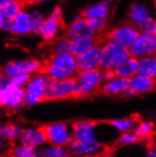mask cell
<instances>
[{
    "mask_svg": "<svg viewBox=\"0 0 156 157\" xmlns=\"http://www.w3.org/2000/svg\"><path fill=\"white\" fill-rule=\"evenodd\" d=\"M43 72L49 80L61 81L74 78L78 73L76 57L71 53H53L48 60L44 63Z\"/></svg>",
    "mask_w": 156,
    "mask_h": 157,
    "instance_id": "obj_1",
    "label": "cell"
},
{
    "mask_svg": "<svg viewBox=\"0 0 156 157\" xmlns=\"http://www.w3.org/2000/svg\"><path fill=\"white\" fill-rule=\"evenodd\" d=\"M44 19L40 10L24 8L13 20L10 32L16 36L38 34Z\"/></svg>",
    "mask_w": 156,
    "mask_h": 157,
    "instance_id": "obj_2",
    "label": "cell"
},
{
    "mask_svg": "<svg viewBox=\"0 0 156 157\" xmlns=\"http://www.w3.org/2000/svg\"><path fill=\"white\" fill-rule=\"evenodd\" d=\"M74 98L88 97L99 91L102 84L101 70L92 69L78 72L74 77Z\"/></svg>",
    "mask_w": 156,
    "mask_h": 157,
    "instance_id": "obj_3",
    "label": "cell"
},
{
    "mask_svg": "<svg viewBox=\"0 0 156 157\" xmlns=\"http://www.w3.org/2000/svg\"><path fill=\"white\" fill-rule=\"evenodd\" d=\"M100 48H101V55H100L99 69L101 70L114 71L119 64L131 57L129 48L109 41H106L103 44H100Z\"/></svg>",
    "mask_w": 156,
    "mask_h": 157,
    "instance_id": "obj_4",
    "label": "cell"
},
{
    "mask_svg": "<svg viewBox=\"0 0 156 157\" xmlns=\"http://www.w3.org/2000/svg\"><path fill=\"white\" fill-rule=\"evenodd\" d=\"M112 9L113 3L111 0H100L88 6L82 15L87 19L92 27L99 33L106 28Z\"/></svg>",
    "mask_w": 156,
    "mask_h": 157,
    "instance_id": "obj_5",
    "label": "cell"
},
{
    "mask_svg": "<svg viewBox=\"0 0 156 157\" xmlns=\"http://www.w3.org/2000/svg\"><path fill=\"white\" fill-rule=\"evenodd\" d=\"M49 81L48 77L44 72L30 76L27 85L24 87V105L29 107L35 106L44 101L47 85Z\"/></svg>",
    "mask_w": 156,
    "mask_h": 157,
    "instance_id": "obj_6",
    "label": "cell"
},
{
    "mask_svg": "<svg viewBox=\"0 0 156 157\" xmlns=\"http://www.w3.org/2000/svg\"><path fill=\"white\" fill-rule=\"evenodd\" d=\"M64 30L63 10L60 7H55L50 13L44 17L38 35L47 43H53L57 38L62 36Z\"/></svg>",
    "mask_w": 156,
    "mask_h": 157,
    "instance_id": "obj_7",
    "label": "cell"
},
{
    "mask_svg": "<svg viewBox=\"0 0 156 157\" xmlns=\"http://www.w3.org/2000/svg\"><path fill=\"white\" fill-rule=\"evenodd\" d=\"M129 19L131 24L140 31L155 34L156 24L150 9L143 3L135 2L131 5L129 10Z\"/></svg>",
    "mask_w": 156,
    "mask_h": 157,
    "instance_id": "obj_8",
    "label": "cell"
},
{
    "mask_svg": "<svg viewBox=\"0 0 156 157\" xmlns=\"http://www.w3.org/2000/svg\"><path fill=\"white\" fill-rule=\"evenodd\" d=\"M47 143L49 145L67 147L73 140L71 127L65 122H52L42 126Z\"/></svg>",
    "mask_w": 156,
    "mask_h": 157,
    "instance_id": "obj_9",
    "label": "cell"
},
{
    "mask_svg": "<svg viewBox=\"0 0 156 157\" xmlns=\"http://www.w3.org/2000/svg\"><path fill=\"white\" fill-rule=\"evenodd\" d=\"M24 90L12 86L7 78L0 85V108L17 110L24 105Z\"/></svg>",
    "mask_w": 156,
    "mask_h": 157,
    "instance_id": "obj_10",
    "label": "cell"
},
{
    "mask_svg": "<svg viewBox=\"0 0 156 157\" xmlns=\"http://www.w3.org/2000/svg\"><path fill=\"white\" fill-rule=\"evenodd\" d=\"M129 51L131 57L135 59L154 55L156 52V35L140 31L135 42L129 48Z\"/></svg>",
    "mask_w": 156,
    "mask_h": 157,
    "instance_id": "obj_11",
    "label": "cell"
},
{
    "mask_svg": "<svg viewBox=\"0 0 156 157\" xmlns=\"http://www.w3.org/2000/svg\"><path fill=\"white\" fill-rule=\"evenodd\" d=\"M74 78L55 81L49 80L47 85L44 100H63L74 98Z\"/></svg>",
    "mask_w": 156,
    "mask_h": 157,
    "instance_id": "obj_12",
    "label": "cell"
},
{
    "mask_svg": "<svg viewBox=\"0 0 156 157\" xmlns=\"http://www.w3.org/2000/svg\"><path fill=\"white\" fill-rule=\"evenodd\" d=\"M140 30L131 23L121 24L111 29L106 35L109 42L117 44L126 48H129L138 36Z\"/></svg>",
    "mask_w": 156,
    "mask_h": 157,
    "instance_id": "obj_13",
    "label": "cell"
},
{
    "mask_svg": "<svg viewBox=\"0 0 156 157\" xmlns=\"http://www.w3.org/2000/svg\"><path fill=\"white\" fill-rule=\"evenodd\" d=\"M97 34L98 32L82 15L78 16L72 20L64 29V36L67 37L70 41L86 37L97 38Z\"/></svg>",
    "mask_w": 156,
    "mask_h": 157,
    "instance_id": "obj_14",
    "label": "cell"
},
{
    "mask_svg": "<svg viewBox=\"0 0 156 157\" xmlns=\"http://www.w3.org/2000/svg\"><path fill=\"white\" fill-rule=\"evenodd\" d=\"M73 140L89 142L97 139V122L90 119L77 120L70 125Z\"/></svg>",
    "mask_w": 156,
    "mask_h": 157,
    "instance_id": "obj_15",
    "label": "cell"
},
{
    "mask_svg": "<svg viewBox=\"0 0 156 157\" xmlns=\"http://www.w3.org/2000/svg\"><path fill=\"white\" fill-rule=\"evenodd\" d=\"M67 149L70 155L75 157H83L88 154H101L105 151L103 143L97 139L89 142L72 140L67 146Z\"/></svg>",
    "mask_w": 156,
    "mask_h": 157,
    "instance_id": "obj_16",
    "label": "cell"
},
{
    "mask_svg": "<svg viewBox=\"0 0 156 157\" xmlns=\"http://www.w3.org/2000/svg\"><path fill=\"white\" fill-rule=\"evenodd\" d=\"M100 55H101L100 44H97L86 52L77 56L76 64L78 72L92 69H99Z\"/></svg>",
    "mask_w": 156,
    "mask_h": 157,
    "instance_id": "obj_17",
    "label": "cell"
},
{
    "mask_svg": "<svg viewBox=\"0 0 156 157\" xmlns=\"http://www.w3.org/2000/svg\"><path fill=\"white\" fill-rule=\"evenodd\" d=\"M19 143L28 147L38 149L47 144V138L42 127H29L22 129V132L18 138Z\"/></svg>",
    "mask_w": 156,
    "mask_h": 157,
    "instance_id": "obj_18",
    "label": "cell"
},
{
    "mask_svg": "<svg viewBox=\"0 0 156 157\" xmlns=\"http://www.w3.org/2000/svg\"><path fill=\"white\" fill-rule=\"evenodd\" d=\"M25 8V5L19 0H10L3 9L0 15V30L10 32V26L14 17Z\"/></svg>",
    "mask_w": 156,
    "mask_h": 157,
    "instance_id": "obj_19",
    "label": "cell"
},
{
    "mask_svg": "<svg viewBox=\"0 0 156 157\" xmlns=\"http://www.w3.org/2000/svg\"><path fill=\"white\" fill-rule=\"evenodd\" d=\"M155 78L136 74L129 80V89L133 95H145L155 89Z\"/></svg>",
    "mask_w": 156,
    "mask_h": 157,
    "instance_id": "obj_20",
    "label": "cell"
},
{
    "mask_svg": "<svg viewBox=\"0 0 156 157\" xmlns=\"http://www.w3.org/2000/svg\"><path fill=\"white\" fill-rule=\"evenodd\" d=\"M128 88L129 80L115 75L109 81L102 82L99 90L105 96H121Z\"/></svg>",
    "mask_w": 156,
    "mask_h": 157,
    "instance_id": "obj_21",
    "label": "cell"
},
{
    "mask_svg": "<svg viewBox=\"0 0 156 157\" xmlns=\"http://www.w3.org/2000/svg\"><path fill=\"white\" fill-rule=\"evenodd\" d=\"M137 74L151 78H156V58L154 55L137 59Z\"/></svg>",
    "mask_w": 156,
    "mask_h": 157,
    "instance_id": "obj_22",
    "label": "cell"
},
{
    "mask_svg": "<svg viewBox=\"0 0 156 157\" xmlns=\"http://www.w3.org/2000/svg\"><path fill=\"white\" fill-rule=\"evenodd\" d=\"M116 76L130 80L131 77L137 74V59L131 57L119 64L114 70Z\"/></svg>",
    "mask_w": 156,
    "mask_h": 157,
    "instance_id": "obj_23",
    "label": "cell"
},
{
    "mask_svg": "<svg viewBox=\"0 0 156 157\" xmlns=\"http://www.w3.org/2000/svg\"><path fill=\"white\" fill-rule=\"evenodd\" d=\"M138 119L135 117H122V118H114L108 121V126L112 127L120 133L131 132L137 124Z\"/></svg>",
    "mask_w": 156,
    "mask_h": 157,
    "instance_id": "obj_24",
    "label": "cell"
},
{
    "mask_svg": "<svg viewBox=\"0 0 156 157\" xmlns=\"http://www.w3.org/2000/svg\"><path fill=\"white\" fill-rule=\"evenodd\" d=\"M97 44H98L97 38H92V37L80 38V39L71 41L70 53L73 54L75 57H77V56H79L86 52L87 50H89Z\"/></svg>",
    "mask_w": 156,
    "mask_h": 157,
    "instance_id": "obj_25",
    "label": "cell"
},
{
    "mask_svg": "<svg viewBox=\"0 0 156 157\" xmlns=\"http://www.w3.org/2000/svg\"><path fill=\"white\" fill-rule=\"evenodd\" d=\"M22 132V128L13 123L0 124V138L8 141L17 140Z\"/></svg>",
    "mask_w": 156,
    "mask_h": 157,
    "instance_id": "obj_26",
    "label": "cell"
},
{
    "mask_svg": "<svg viewBox=\"0 0 156 157\" xmlns=\"http://www.w3.org/2000/svg\"><path fill=\"white\" fill-rule=\"evenodd\" d=\"M40 157H70L67 147L49 145L39 151Z\"/></svg>",
    "mask_w": 156,
    "mask_h": 157,
    "instance_id": "obj_27",
    "label": "cell"
},
{
    "mask_svg": "<svg viewBox=\"0 0 156 157\" xmlns=\"http://www.w3.org/2000/svg\"><path fill=\"white\" fill-rule=\"evenodd\" d=\"M1 73L5 78H10L20 73H24L23 62H22V60L8 62L1 69Z\"/></svg>",
    "mask_w": 156,
    "mask_h": 157,
    "instance_id": "obj_28",
    "label": "cell"
},
{
    "mask_svg": "<svg viewBox=\"0 0 156 157\" xmlns=\"http://www.w3.org/2000/svg\"><path fill=\"white\" fill-rule=\"evenodd\" d=\"M22 62H23L24 73L32 76L37 73L43 72L44 63L42 61H40L39 59L34 58V57H30V58H27L25 60H22Z\"/></svg>",
    "mask_w": 156,
    "mask_h": 157,
    "instance_id": "obj_29",
    "label": "cell"
},
{
    "mask_svg": "<svg viewBox=\"0 0 156 157\" xmlns=\"http://www.w3.org/2000/svg\"><path fill=\"white\" fill-rule=\"evenodd\" d=\"M132 132L136 134L140 140L149 138L154 132V124L150 121H138Z\"/></svg>",
    "mask_w": 156,
    "mask_h": 157,
    "instance_id": "obj_30",
    "label": "cell"
},
{
    "mask_svg": "<svg viewBox=\"0 0 156 157\" xmlns=\"http://www.w3.org/2000/svg\"><path fill=\"white\" fill-rule=\"evenodd\" d=\"M71 41L65 36H60L53 42V53H70Z\"/></svg>",
    "mask_w": 156,
    "mask_h": 157,
    "instance_id": "obj_31",
    "label": "cell"
},
{
    "mask_svg": "<svg viewBox=\"0 0 156 157\" xmlns=\"http://www.w3.org/2000/svg\"><path fill=\"white\" fill-rule=\"evenodd\" d=\"M13 154L17 157H38L39 151L37 149H33L19 143L13 149Z\"/></svg>",
    "mask_w": 156,
    "mask_h": 157,
    "instance_id": "obj_32",
    "label": "cell"
},
{
    "mask_svg": "<svg viewBox=\"0 0 156 157\" xmlns=\"http://www.w3.org/2000/svg\"><path fill=\"white\" fill-rule=\"evenodd\" d=\"M30 78V75L26 74V73H20L10 78H7L9 83L18 89H24V87L27 85Z\"/></svg>",
    "mask_w": 156,
    "mask_h": 157,
    "instance_id": "obj_33",
    "label": "cell"
},
{
    "mask_svg": "<svg viewBox=\"0 0 156 157\" xmlns=\"http://www.w3.org/2000/svg\"><path fill=\"white\" fill-rule=\"evenodd\" d=\"M139 141H140V139L137 137V136L132 131L120 133V136L116 139V143L119 146H129V145L135 144Z\"/></svg>",
    "mask_w": 156,
    "mask_h": 157,
    "instance_id": "obj_34",
    "label": "cell"
},
{
    "mask_svg": "<svg viewBox=\"0 0 156 157\" xmlns=\"http://www.w3.org/2000/svg\"><path fill=\"white\" fill-rule=\"evenodd\" d=\"M101 70V69H100ZM115 76L114 71L112 70H101V78H102V82H107L110 78H112Z\"/></svg>",
    "mask_w": 156,
    "mask_h": 157,
    "instance_id": "obj_35",
    "label": "cell"
},
{
    "mask_svg": "<svg viewBox=\"0 0 156 157\" xmlns=\"http://www.w3.org/2000/svg\"><path fill=\"white\" fill-rule=\"evenodd\" d=\"M25 6L26 5H36V4H41L44 2H47L48 0H19Z\"/></svg>",
    "mask_w": 156,
    "mask_h": 157,
    "instance_id": "obj_36",
    "label": "cell"
},
{
    "mask_svg": "<svg viewBox=\"0 0 156 157\" xmlns=\"http://www.w3.org/2000/svg\"><path fill=\"white\" fill-rule=\"evenodd\" d=\"M146 157H156V150L155 148H150L147 154H146Z\"/></svg>",
    "mask_w": 156,
    "mask_h": 157,
    "instance_id": "obj_37",
    "label": "cell"
},
{
    "mask_svg": "<svg viewBox=\"0 0 156 157\" xmlns=\"http://www.w3.org/2000/svg\"><path fill=\"white\" fill-rule=\"evenodd\" d=\"M122 97H124V98H131V97H133L135 95H133V93L130 90V89L128 88L126 91H124L123 92V94L121 95Z\"/></svg>",
    "mask_w": 156,
    "mask_h": 157,
    "instance_id": "obj_38",
    "label": "cell"
},
{
    "mask_svg": "<svg viewBox=\"0 0 156 157\" xmlns=\"http://www.w3.org/2000/svg\"><path fill=\"white\" fill-rule=\"evenodd\" d=\"M10 0H0V9H3L7 4L10 3Z\"/></svg>",
    "mask_w": 156,
    "mask_h": 157,
    "instance_id": "obj_39",
    "label": "cell"
},
{
    "mask_svg": "<svg viewBox=\"0 0 156 157\" xmlns=\"http://www.w3.org/2000/svg\"><path fill=\"white\" fill-rule=\"evenodd\" d=\"M98 157H115V156L110 154V153H101V154L98 155Z\"/></svg>",
    "mask_w": 156,
    "mask_h": 157,
    "instance_id": "obj_40",
    "label": "cell"
},
{
    "mask_svg": "<svg viewBox=\"0 0 156 157\" xmlns=\"http://www.w3.org/2000/svg\"><path fill=\"white\" fill-rule=\"evenodd\" d=\"M4 81H5V78L3 77V75H2V73H1V75H0V85H1V84L3 83Z\"/></svg>",
    "mask_w": 156,
    "mask_h": 157,
    "instance_id": "obj_41",
    "label": "cell"
},
{
    "mask_svg": "<svg viewBox=\"0 0 156 157\" xmlns=\"http://www.w3.org/2000/svg\"><path fill=\"white\" fill-rule=\"evenodd\" d=\"M99 154H88V155H85L83 157H98Z\"/></svg>",
    "mask_w": 156,
    "mask_h": 157,
    "instance_id": "obj_42",
    "label": "cell"
},
{
    "mask_svg": "<svg viewBox=\"0 0 156 157\" xmlns=\"http://www.w3.org/2000/svg\"><path fill=\"white\" fill-rule=\"evenodd\" d=\"M4 141H5V140H3L2 138H0V148H1L2 146H3V144H4Z\"/></svg>",
    "mask_w": 156,
    "mask_h": 157,
    "instance_id": "obj_43",
    "label": "cell"
},
{
    "mask_svg": "<svg viewBox=\"0 0 156 157\" xmlns=\"http://www.w3.org/2000/svg\"><path fill=\"white\" fill-rule=\"evenodd\" d=\"M10 157H17V156H15V155H13V154H12Z\"/></svg>",
    "mask_w": 156,
    "mask_h": 157,
    "instance_id": "obj_44",
    "label": "cell"
},
{
    "mask_svg": "<svg viewBox=\"0 0 156 157\" xmlns=\"http://www.w3.org/2000/svg\"><path fill=\"white\" fill-rule=\"evenodd\" d=\"M0 15H1V9H0Z\"/></svg>",
    "mask_w": 156,
    "mask_h": 157,
    "instance_id": "obj_45",
    "label": "cell"
},
{
    "mask_svg": "<svg viewBox=\"0 0 156 157\" xmlns=\"http://www.w3.org/2000/svg\"><path fill=\"white\" fill-rule=\"evenodd\" d=\"M0 75H1V70H0Z\"/></svg>",
    "mask_w": 156,
    "mask_h": 157,
    "instance_id": "obj_46",
    "label": "cell"
}]
</instances>
